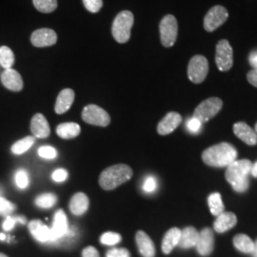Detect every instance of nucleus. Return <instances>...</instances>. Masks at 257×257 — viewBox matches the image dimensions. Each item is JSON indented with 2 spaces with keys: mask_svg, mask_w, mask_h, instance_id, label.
Listing matches in <instances>:
<instances>
[{
  "mask_svg": "<svg viewBox=\"0 0 257 257\" xmlns=\"http://www.w3.org/2000/svg\"><path fill=\"white\" fill-rule=\"evenodd\" d=\"M0 257H8L7 255H5V254H3V253H1L0 252Z\"/></svg>",
  "mask_w": 257,
  "mask_h": 257,
  "instance_id": "09e8293b",
  "label": "nucleus"
},
{
  "mask_svg": "<svg viewBox=\"0 0 257 257\" xmlns=\"http://www.w3.org/2000/svg\"><path fill=\"white\" fill-rule=\"evenodd\" d=\"M6 240V235L4 233H0V241Z\"/></svg>",
  "mask_w": 257,
  "mask_h": 257,
  "instance_id": "de8ad7c7",
  "label": "nucleus"
},
{
  "mask_svg": "<svg viewBox=\"0 0 257 257\" xmlns=\"http://www.w3.org/2000/svg\"><path fill=\"white\" fill-rule=\"evenodd\" d=\"M181 121H182V117L178 112L171 111L159 122L157 126V132L161 136L169 135L173 133L175 128L179 126Z\"/></svg>",
  "mask_w": 257,
  "mask_h": 257,
  "instance_id": "2eb2a0df",
  "label": "nucleus"
},
{
  "mask_svg": "<svg viewBox=\"0 0 257 257\" xmlns=\"http://www.w3.org/2000/svg\"><path fill=\"white\" fill-rule=\"evenodd\" d=\"M83 4L90 13L95 14L101 10L103 0H83Z\"/></svg>",
  "mask_w": 257,
  "mask_h": 257,
  "instance_id": "c9c22d12",
  "label": "nucleus"
},
{
  "mask_svg": "<svg viewBox=\"0 0 257 257\" xmlns=\"http://www.w3.org/2000/svg\"><path fill=\"white\" fill-rule=\"evenodd\" d=\"M255 131L257 132V123L255 124Z\"/></svg>",
  "mask_w": 257,
  "mask_h": 257,
  "instance_id": "8fccbe9b",
  "label": "nucleus"
},
{
  "mask_svg": "<svg viewBox=\"0 0 257 257\" xmlns=\"http://www.w3.org/2000/svg\"><path fill=\"white\" fill-rule=\"evenodd\" d=\"M252 163L248 159L235 160L227 167L226 179L237 193H245L248 189V175Z\"/></svg>",
  "mask_w": 257,
  "mask_h": 257,
  "instance_id": "f257e3e1",
  "label": "nucleus"
},
{
  "mask_svg": "<svg viewBox=\"0 0 257 257\" xmlns=\"http://www.w3.org/2000/svg\"><path fill=\"white\" fill-rule=\"evenodd\" d=\"M29 230L34 238L41 243L51 242V229L41 220H32L29 223Z\"/></svg>",
  "mask_w": 257,
  "mask_h": 257,
  "instance_id": "a211bd4d",
  "label": "nucleus"
},
{
  "mask_svg": "<svg viewBox=\"0 0 257 257\" xmlns=\"http://www.w3.org/2000/svg\"><path fill=\"white\" fill-rule=\"evenodd\" d=\"M82 119L91 125L106 127L110 124L109 113L96 105H88L82 111Z\"/></svg>",
  "mask_w": 257,
  "mask_h": 257,
  "instance_id": "1a4fd4ad",
  "label": "nucleus"
},
{
  "mask_svg": "<svg viewBox=\"0 0 257 257\" xmlns=\"http://www.w3.org/2000/svg\"><path fill=\"white\" fill-rule=\"evenodd\" d=\"M134 21V15L130 11H123L116 16L112 23L111 34L118 43L123 44L128 42Z\"/></svg>",
  "mask_w": 257,
  "mask_h": 257,
  "instance_id": "20e7f679",
  "label": "nucleus"
},
{
  "mask_svg": "<svg viewBox=\"0 0 257 257\" xmlns=\"http://www.w3.org/2000/svg\"><path fill=\"white\" fill-rule=\"evenodd\" d=\"M1 81L2 84L13 92H20L23 89V80L22 77L19 74V72H17L16 70L10 68L6 69L2 74H1Z\"/></svg>",
  "mask_w": 257,
  "mask_h": 257,
  "instance_id": "4468645a",
  "label": "nucleus"
},
{
  "mask_svg": "<svg viewBox=\"0 0 257 257\" xmlns=\"http://www.w3.org/2000/svg\"><path fill=\"white\" fill-rule=\"evenodd\" d=\"M247 79L252 86L257 88V70L253 69V70L249 71L247 74Z\"/></svg>",
  "mask_w": 257,
  "mask_h": 257,
  "instance_id": "37998d69",
  "label": "nucleus"
},
{
  "mask_svg": "<svg viewBox=\"0 0 257 257\" xmlns=\"http://www.w3.org/2000/svg\"><path fill=\"white\" fill-rule=\"evenodd\" d=\"M237 152L229 143H220L203 152V161L211 167H228L236 160Z\"/></svg>",
  "mask_w": 257,
  "mask_h": 257,
  "instance_id": "f03ea898",
  "label": "nucleus"
},
{
  "mask_svg": "<svg viewBox=\"0 0 257 257\" xmlns=\"http://www.w3.org/2000/svg\"><path fill=\"white\" fill-rule=\"evenodd\" d=\"M121 235L119 233L116 232H112V231H108L103 233L100 237V242L103 245H107V246H113L118 244L121 241Z\"/></svg>",
  "mask_w": 257,
  "mask_h": 257,
  "instance_id": "473e14b6",
  "label": "nucleus"
},
{
  "mask_svg": "<svg viewBox=\"0 0 257 257\" xmlns=\"http://www.w3.org/2000/svg\"><path fill=\"white\" fill-rule=\"evenodd\" d=\"M31 131L35 138H46L50 136V125L42 113H37L33 116L31 121Z\"/></svg>",
  "mask_w": 257,
  "mask_h": 257,
  "instance_id": "dca6fc26",
  "label": "nucleus"
},
{
  "mask_svg": "<svg viewBox=\"0 0 257 257\" xmlns=\"http://www.w3.org/2000/svg\"><path fill=\"white\" fill-rule=\"evenodd\" d=\"M199 232L193 227H187L181 230V236L178 246L181 248H191L196 246Z\"/></svg>",
  "mask_w": 257,
  "mask_h": 257,
  "instance_id": "393cba45",
  "label": "nucleus"
},
{
  "mask_svg": "<svg viewBox=\"0 0 257 257\" xmlns=\"http://www.w3.org/2000/svg\"><path fill=\"white\" fill-rule=\"evenodd\" d=\"M36 9L43 14H50L57 8V0H33Z\"/></svg>",
  "mask_w": 257,
  "mask_h": 257,
  "instance_id": "7c9ffc66",
  "label": "nucleus"
},
{
  "mask_svg": "<svg viewBox=\"0 0 257 257\" xmlns=\"http://www.w3.org/2000/svg\"><path fill=\"white\" fill-rule=\"evenodd\" d=\"M143 191L145 193H154L157 189V181H156V178L152 175L146 177V179L144 180V183H143Z\"/></svg>",
  "mask_w": 257,
  "mask_h": 257,
  "instance_id": "58836bf2",
  "label": "nucleus"
},
{
  "mask_svg": "<svg viewBox=\"0 0 257 257\" xmlns=\"http://www.w3.org/2000/svg\"><path fill=\"white\" fill-rule=\"evenodd\" d=\"M38 156L45 159H55L57 156V151L52 146H43L38 149Z\"/></svg>",
  "mask_w": 257,
  "mask_h": 257,
  "instance_id": "e433bc0d",
  "label": "nucleus"
},
{
  "mask_svg": "<svg viewBox=\"0 0 257 257\" xmlns=\"http://www.w3.org/2000/svg\"><path fill=\"white\" fill-rule=\"evenodd\" d=\"M89 204V198L85 193H75L70 202V211L74 215H82L88 211Z\"/></svg>",
  "mask_w": 257,
  "mask_h": 257,
  "instance_id": "5701e85b",
  "label": "nucleus"
},
{
  "mask_svg": "<svg viewBox=\"0 0 257 257\" xmlns=\"http://www.w3.org/2000/svg\"><path fill=\"white\" fill-rule=\"evenodd\" d=\"M213 245H214L213 231L210 228L203 229L199 232L198 240L195 246L198 253L202 256L210 255L213 250Z\"/></svg>",
  "mask_w": 257,
  "mask_h": 257,
  "instance_id": "ddd939ff",
  "label": "nucleus"
},
{
  "mask_svg": "<svg viewBox=\"0 0 257 257\" xmlns=\"http://www.w3.org/2000/svg\"><path fill=\"white\" fill-rule=\"evenodd\" d=\"M234 135L246 144L253 146L257 144V134L245 122H238L233 126Z\"/></svg>",
  "mask_w": 257,
  "mask_h": 257,
  "instance_id": "6ab92c4d",
  "label": "nucleus"
},
{
  "mask_svg": "<svg viewBox=\"0 0 257 257\" xmlns=\"http://www.w3.org/2000/svg\"><path fill=\"white\" fill-rule=\"evenodd\" d=\"M68 230H69V225H68V219H67L66 213L62 210L56 211L55 218H54V223L51 228V235H52L51 242L60 240L67 233Z\"/></svg>",
  "mask_w": 257,
  "mask_h": 257,
  "instance_id": "f8f14e48",
  "label": "nucleus"
},
{
  "mask_svg": "<svg viewBox=\"0 0 257 257\" xmlns=\"http://www.w3.org/2000/svg\"><path fill=\"white\" fill-rule=\"evenodd\" d=\"M17 223H21L23 225H25L27 223L26 217H24L23 215H19V216H6V219L4 221L2 227L3 229L7 231L13 230L14 227L16 226Z\"/></svg>",
  "mask_w": 257,
  "mask_h": 257,
  "instance_id": "2f4dec72",
  "label": "nucleus"
},
{
  "mask_svg": "<svg viewBox=\"0 0 257 257\" xmlns=\"http://www.w3.org/2000/svg\"><path fill=\"white\" fill-rule=\"evenodd\" d=\"M250 175H252L253 177H257V161L254 163V164H252Z\"/></svg>",
  "mask_w": 257,
  "mask_h": 257,
  "instance_id": "a18cd8bd",
  "label": "nucleus"
},
{
  "mask_svg": "<svg viewBox=\"0 0 257 257\" xmlns=\"http://www.w3.org/2000/svg\"><path fill=\"white\" fill-rule=\"evenodd\" d=\"M15 63V55L9 47H0V66L5 70L12 68Z\"/></svg>",
  "mask_w": 257,
  "mask_h": 257,
  "instance_id": "c85d7f7f",
  "label": "nucleus"
},
{
  "mask_svg": "<svg viewBox=\"0 0 257 257\" xmlns=\"http://www.w3.org/2000/svg\"><path fill=\"white\" fill-rule=\"evenodd\" d=\"M215 62L221 72H228L233 64V53L230 42L226 39L220 40L216 45Z\"/></svg>",
  "mask_w": 257,
  "mask_h": 257,
  "instance_id": "6e6552de",
  "label": "nucleus"
},
{
  "mask_svg": "<svg viewBox=\"0 0 257 257\" xmlns=\"http://www.w3.org/2000/svg\"><path fill=\"white\" fill-rule=\"evenodd\" d=\"M106 257H131V254L127 248H114L107 251Z\"/></svg>",
  "mask_w": 257,
  "mask_h": 257,
  "instance_id": "ea45409f",
  "label": "nucleus"
},
{
  "mask_svg": "<svg viewBox=\"0 0 257 257\" xmlns=\"http://www.w3.org/2000/svg\"><path fill=\"white\" fill-rule=\"evenodd\" d=\"M15 180H16L17 186L19 187V189H21V190L26 189L29 186V175H28L27 171H25L23 169L19 170L15 176Z\"/></svg>",
  "mask_w": 257,
  "mask_h": 257,
  "instance_id": "72a5a7b5",
  "label": "nucleus"
},
{
  "mask_svg": "<svg viewBox=\"0 0 257 257\" xmlns=\"http://www.w3.org/2000/svg\"><path fill=\"white\" fill-rule=\"evenodd\" d=\"M252 257H257V240L254 242V248H253V251L251 253Z\"/></svg>",
  "mask_w": 257,
  "mask_h": 257,
  "instance_id": "49530a36",
  "label": "nucleus"
},
{
  "mask_svg": "<svg viewBox=\"0 0 257 257\" xmlns=\"http://www.w3.org/2000/svg\"><path fill=\"white\" fill-rule=\"evenodd\" d=\"M74 101V92L72 89H64L58 94L55 102V110L57 114H62L70 110Z\"/></svg>",
  "mask_w": 257,
  "mask_h": 257,
  "instance_id": "aec40b11",
  "label": "nucleus"
},
{
  "mask_svg": "<svg viewBox=\"0 0 257 257\" xmlns=\"http://www.w3.org/2000/svg\"><path fill=\"white\" fill-rule=\"evenodd\" d=\"M31 41L32 44L37 48L53 46L57 41V35L52 29H38L32 34Z\"/></svg>",
  "mask_w": 257,
  "mask_h": 257,
  "instance_id": "9b49d317",
  "label": "nucleus"
},
{
  "mask_svg": "<svg viewBox=\"0 0 257 257\" xmlns=\"http://www.w3.org/2000/svg\"><path fill=\"white\" fill-rule=\"evenodd\" d=\"M202 124L200 120L193 116L187 121V128L192 134H198L202 130Z\"/></svg>",
  "mask_w": 257,
  "mask_h": 257,
  "instance_id": "4c0bfd02",
  "label": "nucleus"
},
{
  "mask_svg": "<svg viewBox=\"0 0 257 257\" xmlns=\"http://www.w3.org/2000/svg\"><path fill=\"white\" fill-rule=\"evenodd\" d=\"M248 61L250 65L253 67V69L257 70V52L252 53L248 57Z\"/></svg>",
  "mask_w": 257,
  "mask_h": 257,
  "instance_id": "c03bdc74",
  "label": "nucleus"
},
{
  "mask_svg": "<svg viewBox=\"0 0 257 257\" xmlns=\"http://www.w3.org/2000/svg\"><path fill=\"white\" fill-rule=\"evenodd\" d=\"M181 236V230L178 228H172L166 232L163 240H162V251L165 254H169L172 252V250L178 246L179 240Z\"/></svg>",
  "mask_w": 257,
  "mask_h": 257,
  "instance_id": "4be33fe9",
  "label": "nucleus"
},
{
  "mask_svg": "<svg viewBox=\"0 0 257 257\" xmlns=\"http://www.w3.org/2000/svg\"><path fill=\"white\" fill-rule=\"evenodd\" d=\"M57 201V197L54 193H42L36 198V205L42 209H50L54 207Z\"/></svg>",
  "mask_w": 257,
  "mask_h": 257,
  "instance_id": "c756f323",
  "label": "nucleus"
},
{
  "mask_svg": "<svg viewBox=\"0 0 257 257\" xmlns=\"http://www.w3.org/2000/svg\"><path fill=\"white\" fill-rule=\"evenodd\" d=\"M81 128L75 122L61 123L56 127V134L59 138L63 139H71L76 138L80 135Z\"/></svg>",
  "mask_w": 257,
  "mask_h": 257,
  "instance_id": "b1692460",
  "label": "nucleus"
},
{
  "mask_svg": "<svg viewBox=\"0 0 257 257\" xmlns=\"http://www.w3.org/2000/svg\"><path fill=\"white\" fill-rule=\"evenodd\" d=\"M208 203L210 211L213 215L218 216L222 212H224V204L222 202L220 193H211L208 198Z\"/></svg>",
  "mask_w": 257,
  "mask_h": 257,
  "instance_id": "cd10ccee",
  "label": "nucleus"
},
{
  "mask_svg": "<svg viewBox=\"0 0 257 257\" xmlns=\"http://www.w3.org/2000/svg\"><path fill=\"white\" fill-rule=\"evenodd\" d=\"M82 257H100V255L96 248L92 246H89L83 249Z\"/></svg>",
  "mask_w": 257,
  "mask_h": 257,
  "instance_id": "79ce46f5",
  "label": "nucleus"
},
{
  "mask_svg": "<svg viewBox=\"0 0 257 257\" xmlns=\"http://www.w3.org/2000/svg\"><path fill=\"white\" fill-rule=\"evenodd\" d=\"M233 245L239 251L244 253H252L254 242L246 234H237L233 237Z\"/></svg>",
  "mask_w": 257,
  "mask_h": 257,
  "instance_id": "a878e982",
  "label": "nucleus"
},
{
  "mask_svg": "<svg viewBox=\"0 0 257 257\" xmlns=\"http://www.w3.org/2000/svg\"><path fill=\"white\" fill-rule=\"evenodd\" d=\"M237 223L236 215L232 212H222L214 221L213 228L215 231L223 233L225 231L230 230Z\"/></svg>",
  "mask_w": 257,
  "mask_h": 257,
  "instance_id": "412c9836",
  "label": "nucleus"
},
{
  "mask_svg": "<svg viewBox=\"0 0 257 257\" xmlns=\"http://www.w3.org/2000/svg\"><path fill=\"white\" fill-rule=\"evenodd\" d=\"M136 241L138 244L140 254L143 257H155L156 247L153 240L143 230H138L136 235Z\"/></svg>",
  "mask_w": 257,
  "mask_h": 257,
  "instance_id": "f3484780",
  "label": "nucleus"
},
{
  "mask_svg": "<svg viewBox=\"0 0 257 257\" xmlns=\"http://www.w3.org/2000/svg\"><path fill=\"white\" fill-rule=\"evenodd\" d=\"M16 210V205L0 196V215L9 216Z\"/></svg>",
  "mask_w": 257,
  "mask_h": 257,
  "instance_id": "f704fd0d",
  "label": "nucleus"
},
{
  "mask_svg": "<svg viewBox=\"0 0 257 257\" xmlns=\"http://www.w3.org/2000/svg\"><path fill=\"white\" fill-rule=\"evenodd\" d=\"M133 177V170L125 164L111 166L103 171L99 177V185L103 190L111 191Z\"/></svg>",
  "mask_w": 257,
  "mask_h": 257,
  "instance_id": "7ed1b4c3",
  "label": "nucleus"
},
{
  "mask_svg": "<svg viewBox=\"0 0 257 257\" xmlns=\"http://www.w3.org/2000/svg\"><path fill=\"white\" fill-rule=\"evenodd\" d=\"M161 43L166 48H170L175 45L177 34L178 25L177 20L173 15H167L164 17L159 25Z\"/></svg>",
  "mask_w": 257,
  "mask_h": 257,
  "instance_id": "39448f33",
  "label": "nucleus"
},
{
  "mask_svg": "<svg viewBox=\"0 0 257 257\" xmlns=\"http://www.w3.org/2000/svg\"><path fill=\"white\" fill-rule=\"evenodd\" d=\"M52 177L55 182H58V183L64 182L65 180H67L68 178V172L64 169H57L53 173Z\"/></svg>",
  "mask_w": 257,
  "mask_h": 257,
  "instance_id": "a19ab883",
  "label": "nucleus"
},
{
  "mask_svg": "<svg viewBox=\"0 0 257 257\" xmlns=\"http://www.w3.org/2000/svg\"><path fill=\"white\" fill-rule=\"evenodd\" d=\"M35 144V137H26L19 140L12 146V153L15 155H22L25 152H27L29 149Z\"/></svg>",
  "mask_w": 257,
  "mask_h": 257,
  "instance_id": "bb28decb",
  "label": "nucleus"
},
{
  "mask_svg": "<svg viewBox=\"0 0 257 257\" xmlns=\"http://www.w3.org/2000/svg\"><path fill=\"white\" fill-rule=\"evenodd\" d=\"M223 102L218 97H211L200 103L194 110L193 116L202 123L214 117L222 109Z\"/></svg>",
  "mask_w": 257,
  "mask_h": 257,
  "instance_id": "0eeeda50",
  "label": "nucleus"
},
{
  "mask_svg": "<svg viewBox=\"0 0 257 257\" xmlns=\"http://www.w3.org/2000/svg\"><path fill=\"white\" fill-rule=\"evenodd\" d=\"M229 18V13L223 6L217 5L212 7L207 13L204 19V28L207 32L211 33L215 31L217 28L223 25Z\"/></svg>",
  "mask_w": 257,
  "mask_h": 257,
  "instance_id": "9d476101",
  "label": "nucleus"
},
{
  "mask_svg": "<svg viewBox=\"0 0 257 257\" xmlns=\"http://www.w3.org/2000/svg\"><path fill=\"white\" fill-rule=\"evenodd\" d=\"M209 73V62L203 55H194L188 66V77L193 83H202Z\"/></svg>",
  "mask_w": 257,
  "mask_h": 257,
  "instance_id": "423d86ee",
  "label": "nucleus"
}]
</instances>
